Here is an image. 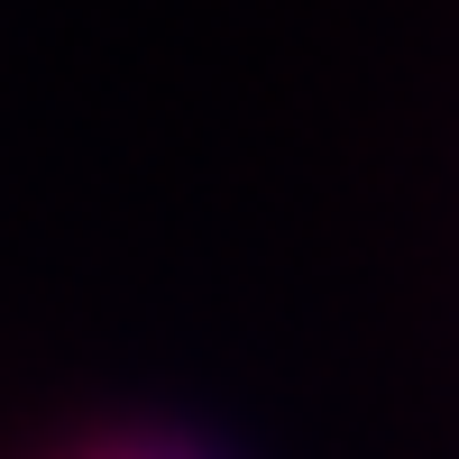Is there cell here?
Here are the masks:
<instances>
[{
    "label": "cell",
    "mask_w": 459,
    "mask_h": 459,
    "mask_svg": "<svg viewBox=\"0 0 459 459\" xmlns=\"http://www.w3.org/2000/svg\"><path fill=\"white\" fill-rule=\"evenodd\" d=\"M110 459H166V450H110Z\"/></svg>",
    "instance_id": "1"
}]
</instances>
